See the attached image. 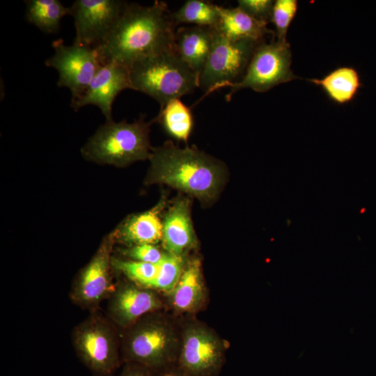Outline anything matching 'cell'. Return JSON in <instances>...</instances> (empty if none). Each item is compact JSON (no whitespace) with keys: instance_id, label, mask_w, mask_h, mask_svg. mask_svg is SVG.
Masks as SVG:
<instances>
[{"instance_id":"2","label":"cell","mask_w":376,"mask_h":376,"mask_svg":"<svg viewBox=\"0 0 376 376\" xmlns=\"http://www.w3.org/2000/svg\"><path fill=\"white\" fill-rule=\"evenodd\" d=\"M146 182L169 185L207 203L221 190L224 172L221 163L196 148H181L171 141L152 148Z\"/></svg>"},{"instance_id":"1","label":"cell","mask_w":376,"mask_h":376,"mask_svg":"<svg viewBox=\"0 0 376 376\" xmlns=\"http://www.w3.org/2000/svg\"><path fill=\"white\" fill-rule=\"evenodd\" d=\"M166 2L150 6L127 3L106 40L96 49L102 65L126 67L143 58L174 51L176 26Z\"/></svg>"},{"instance_id":"24","label":"cell","mask_w":376,"mask_h":376,"mask_svg":"<svg viewBox=\"0 0 376 376\" xmlns=\"http://www.w3.org/2000/svg\"><path fill=\"white\" fill-rule=\"evenodd\" d=\"M185 256L174 255L164 251L159 263L158 273L149 288L155 290L163 295L169 293L177 284L185 267Z\"/></svg>"},{"instance_id":"5","label":"cell","mask_w":376,"mask_h":376,"mask_svg":"<svg viewBox=\"0 0 376 376\" xmlns=\"http://www.w3.org/2000/svg\"><path fill=\"white\" fill-rule=\"evenodd\" d=\"M145 116L133 123L126 120H108L88 140L83 155L92 161L118 166L149 159L152 148L149 141L150 123Z\"/></svg>"},{"instance_id":"18","label":"cell","mask_w":376,"mask_h":376,"mask_svg":"<svg viewBox=\"0 0 376 376\" xmlns=\"http://www.w3.org/2000/svg\"><path fill=\"white\" fill-rule=\"evenodd\" d=\"M220 19L216 28L226 37L235 40H249L261 43L264 38L274 32L267 23L258 20L239 6L224 8L218 6Z\"/></svg>"},{"instance_id":"29","label":"cell","mask_w":376,"mask_h":376,"mask_svg":"<svg viewBox=\"0 0 376 376\" xmlns=\"http://www.w3.org/2000/svg\"><path fill=\"white\" fill-rule=\"evenodd\" d=\"M118 376H156V371L135 363H125Z\"/></svg>"},{"instance_id":"20","label":"cell","mask_w":376,"mask_h":376,"mask_svg":"<svg viewBox=\"0 0 376 376\" xmlns=\"http://www.w3.org/2000/svg\"><path fill=\"white\" fill-rule=\"evenodd\" d=\"M308 80L320 86L329 97L338 104L350 102L361 86L357 72L350 67H340L322 79Z\"/></svg>"},{"instance_id":"27","label":"cell","mask_w":376,"mask_h":376,"mask_svg":"<svg viewBox=\"0 0 376 376\" xmlns=\"http://www.w3.org/2000/svg\"><path fill=\"white\" fill-rule=\"evenodd\" d=\"M123 253L132 260L157 264L162 259L164 251L154 244H139L129 246Z\"/></svg>"},{"instance_id":"8","label":"cell","mask_w":376,"mask_h":376,"mask_svg":"<svg viewBox=\"0 0 376 376\" xmlns=\"http://www.w3.org/2000/svg\"><path fill=\"white\" fill-rule=\"evenodd\" d=\"M259 44L231 40L214 28L212 49L199 77L205 94L196 104L214 91L240 81Z\"/></svg>"},{"instance_id":"25","label":"cell","mask_w":376,"mask_h":376,"mask_svg":"<svg viewBox=\"0 0 376 376\" xmlns=\"http://www.w3.org/2000/svg\"><path fill=\"white\" fill-rule=\"evenodd\" d=\"M111 265L123 274L127 279L146 288H148L155 280L159 269V263L152 264L113 257L111 258Z\"/></svg>"},{"instance_id":"3","label":"cell","mask_w":376,"mask_h":376,"mask_svg":"<svg viewBox=\"0 0 376 376\" xmlns=\"http://www.w3.org/2000/svg\"><path fill=\"white\" fill-rule=\"evenodd\" d=\"M120 333L123 364L135 363L156 372L177 364L181 322L164 310L145 315Z\"/></svg>"},{"instance_id":"28","label":"cell","mask_w":376,"mask_h":376,"mask_svg":"<svg viewBox=\"0 0 376 376\" xmlns=\"http://www.w3.org/2000/svg\"><path fill=\"white\" fill-rule=\"evenodd\" d=\"M238 6L258 20L270 21L274 1L270 0H239Z\"/></svg>"},{"instance_id":"19","label":"cell","mask_w":376,"mask_h":376,"mask_svg":"<svg viewBox=\"0 0 376 376\" xmlns=\"http://www.w3.org/2000/svg\"><path fill=\"white\" fill-rule=\"evenodd\" d=\"M156 207L127 220L116 232L114 238L129 246L154 244L162 241V223Z\"/></svg>"},{"instance_id":"17","label":"cell","mask_w":376,"mask_h":376,"mask_svg":"<svg viewBox=\"0 0 376 376\" xmlns=\"http://www.w3.org/2000/svg\"><path fill=\"white\" fill-rule=\"evenodd\" d=\"M214 29L189 26H180L175 31L174 51L198 78L212 49Z\"/></svg>"},{"instance_id":"12","label":"cell","mask_w":376,"mask_h":376,"mask_svg":"<svg viewBox=\"0 0 376 376\" xmlns=\"http://www.w3.org/2000/svg\"><path fill=\"white\" fill-rule=\"evenodd\" d=\"M127 3L121 0L75 1L70 7L76 30L74 41L98 48L107 38Z\"/></svg>"},{"instance_id":"15","label":"cell","mask_w":376,"mask_h":376,"mask_svg":"<svg viewBox=\"0 0 376 376\" xmlns=\"http://www.w3.org/2000/svg\"><path fill=\"white\" fill-rule=\"evenodd\" d=\"M164 296L166 306L178 314L189 316L204 309L208 301V292L198 258L187 259L177 284Z\"/></svg>"},{"instance_id":"26","label":"cell","mask_w":376,"mask_h":376,"mask_svg":"<svg viewBox=\"0 0 376 376\" xmlns=\"http://www.w3.org/2000/svg\"><path fill=\"white\" fill-rule=\"evenodd\" d=\"M296 0H276L274 2L270 21L276 27L277 40L287 41L288 27L297 10Z\"/></svg>"},{"instance_id":"30","label":"cell","mask_w":376,"mask_h":376,"mask_svg":"<svg viewBox=\"0 0 376 376\" xmlns=\"http://www.w3.org/2000/svg\"><path fill=\"white\" fill-rule=\"evenodd\" d=\"M156 376H186L178 367L173 365L156 372Z\"/></svg>"},{"instance_id":"4","label":"cell","mask_w":376,"mask_h":376,"mask_svg":"<svg viewBox=\"0 0 376 376\" xmlns=\"http://www.w3.org/2000/svg\"><path fill=\"white\" fill-rule=\"evenodd\" d=\"M128 69L130 88L149 95L161 107L199 87L198 77L175 51L143 58Z\"/></svg>"},{"instance_id":"10","label":"cell","mask_w":376,"mask_h":376,"mask_svg":"<svg viewBox=\"0 0 376 376\" xmlns=\"http://www.w3.org/2000/svg\"><path fill=\"white\" fill-rule=\"evenodd\" d=\"M54 54L45 61V65L58 73L57 85L68 88L72 94L71 102L86 91L102 65L96 49L73 42L67 45L62 39L52 42Z\"/></svg>"},{"instance_id":"22","label":"cell","mask_w":376,"mask_h":376,"mask_svg":"<svg viewBox=\"0 0 376 376\" xmlns=\"http://www.w3.org/2000/svg\"><path fill=\"white\" fill-rule=\"evenodd\" d=\"M154 121L159 122L172 137L185 142L187 141L194 125L190 109L180 99H173L161 107Z\"/></svg>"},{"instance_id":"13","label":"cell","mask_w":376,"mask_h":376,"mask_svg":"<svg viewBox=\"0 0 376 376\" xmlns=\"http://www.w3.org/2000/svg\"><path fill=\"white\" fill-rule=\"evenodd\" d=\"M128 279L116 283L107 299V316L122 331L146 314L164 310V296Z\"/></svg>"},{"instance_id":"23","label":"cell","mask_w":376,"mask_h":376,"mask_svg":"<svg viewBox=\"0 0 376 376\" xmlns=\"http://www.w3.org/2000/svg\"><path fill=\"white\" fill-rule=\"evenodd\" d=\"M176 26L181 24L217 28L219 19L218 6L209 1L188 0L175 12L171 13Z\"/></svg>"},{"instance_id":"21","label":"cell","mask_w":376,"mask_h":376,"mask_svg":"<svg viewBox=\"0 0 376 376\" xmlns=\"http://www.w3.org/2000/svg\"><path fill=\"white\" fill-rule=\"evenodd\" d=\"M26 20L45 33L58 32L61 19L70 15V7L59 0H26Z\"/></svg>"},{"instance_id":"9","label":"cell","mask_w":376,"mask_h":376,"mask_svg":"<svg viewBox=\"0 0 376 376\" xmlns=\"http://www.w3.org/2000/svg\"><path fill=\"white\" fill-rule=\"evenodd\" d=\"M292 55L287 41L263 42L255 49L242 79L231 84L226 100L242 88L264 93L273 87L298 79L290 69Z\"/></svg>"},{"instance_id":"16","label":"cell","mask_w":376,"mask_h":376,"mask_svg":"<svg viewBox=\"0 0 376 376\" xmlns=\"http://www.w3.org/2000/svg\"><path fill=\"white\" fill-rule=\"evenodd\" d=\"M162 243L164 251L185 256L187 251L197 246L187 199L178 200L166 213L162 223Z\"/></svg>"},{"instance_id":"14","label":"cell","mask_w":376,"mask_h":376,"mask_svg":"<svg viewBox=\"0 0 376 376\" xmlns=\"http://www.w3.org/2000/svg\"><path fill=\"white\" fill-rule=\"evenodd\" d=\"M130 88L129 69L115 62L102 65L84 93L70 107L77 111L86 105L98 107L107 118L112 120V104L123 90Z\"/></svg>"},{"instance_id":"11","label":"cell","mask_w":376,"mask_h":376,"mask_svg":"<svg viewBox=\"0 0 376 376\" xmlns=\"http://www.w3.org/2000/svg\"><path fill=\"white\" fill-rule=\"evenodd\" d=\"M113 240V237L103 240L73 283L70 298L76 306L91 312L98 310L100 303L107 299L114 290L116 284L111 274Z\"/></svg>"},{"instance_id":"7","label":"cell","mask_w":376,"mask_h":376,"mask_svg":"<svg viewBox=\"0 0 376 376\" xmlns=\"http://www.w3.org/2000/svg\"><path fill=\"white\" fill-rule=\"evenodd\" d=\"M180 322L178 367L186 376H218L226 363L228 343L203 322L192 317Z\"/></svg>"},{"instance_id":"6","label":"cell","mask_w":376,"mask_h":376,"mask_svg":"<svg viewBox=\"0 0 376 376\" xmlns=\"http://www.w3.org/2000/svg\"><path fill=\"white\" fill-rule=\"evenodd\" d=\"M71 341L77 357L93 376H114L123 365L120 329L99 310L74 327Z\"/></svg>"}]
</instances>
